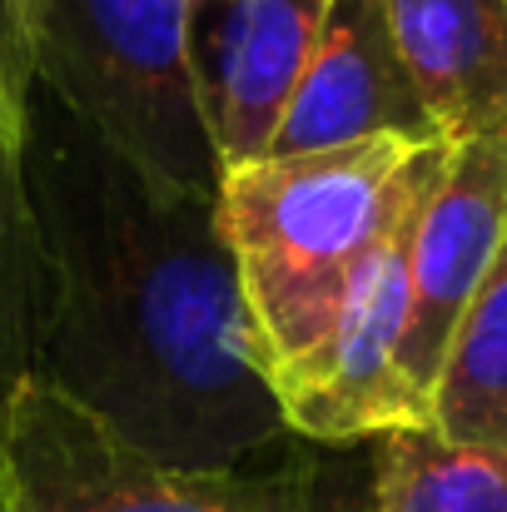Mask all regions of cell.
<instances>
[{
    "instance_id": "11",
    "label": "cell",
    "mask_w": 507,
    "mask_h": 512,
    "mask_svg": "<svg viewBox=\"0 0 507 512\" xmlns=\"http://www.w3.org/2000/svg\"><path fill=\"white\" fill-rule=\"evenodd\" d=\"M378 512H507V453L458 448L433 428L373 438Z\"/></svg>"
},
{
    "instance_id": "7",
    "label": "cell",
    "mask_w": 507,
    "mask_h": 512,
    "mask_svg": "<svg viewBox=\"0 0 507 512\" xmlns=\"http://www.w3.org/2000/svg\"><path fill=\"white\" fill-rule=\"evenodd\" d=\"M507 244V145H453L408 254V334L403 378L418 403H433L443 353L468 304L488 284Z\"/></svg>"
},
{
    "instance_id": "4",
    "label": "cell",
    "mask_w": 507,
    "mask_h": 512,
    "mask_svg": "<svg viewBox=\"0 0 507 512\" xmlns=\"http://www.w3.org/2000/svg\"><path fill=\"white\" fill-rule=\"evenodd\" d=\"M0 512H378V463L373 443L294 438L264 468L179 473L30 378L0 428Z\"/></svg>"
},
{
    "instance_id": "12",
    "label": "cell",
    "mask_w": 507,
    "mask_h": 512,
    "mask_svg": "<svg viewBox=\"0 0 507 512\" xmlns=\"http://www.w3.org/2000/svg\"><path fill=\"white\" fill-rule=\"evenodd\" d=\"M45 299L50 274L20 174V140L0 130V428L10 418L15 393L35 378Z\"/></svg>"
},
{
    "instance_id": "8",
    "label": "cell",
    "mask_w": 507,
    "mask_h": 512,
    "mask_svg": "<svg viewBox=\"0 0 507 512\" xmlns=\"http://www.w3.org/2000/svg\"><path fill=\"white\" fill-rule=\"evenodd\" d=\"M363 140L438 145V125L398 55L378 0H334L324 35L294 85V100L264 160L319 155Z\"/></svg>"
},
{
    "instance_id": "5",
    "label": "cell",
    "mask_w": 507,
    "mask_h": 512,
    "mask_svg": "<svg viewBox=\"0 0 507 512\" xmlns=\"http://www.w3.org/2000/svg\"><path fill=\"white\" fill-rule=\"evenodd\" d=\"M438 184V179H433ZM433 184L393 219L368 264L358 269L329 339L299 368L274 378L279 413L289 438L304 443H373L403 428H428V408L403 378V334H408V254L418 214Z\"/></svg>"
},
{
    "instance_id": "2",
    "label": "cell",
    "mask_w": 507,
    "mask_h": 512,
    "mask_svg": "<svg viewBox=\"0 0 507 512\" xmlns=\"http://www.w3.org/2000/svg\"><path fill=\"white\" fill-rule=\"evenodd\" d=\"M448 155V140H363L224 170L219 224L269 363V388L329 339L358 269L393 219L443 174Z\"/></svg>"
},
{
    "instance_id": "10",
    "label": "cell",
    "mask_w": 507,
    "mask_h": 512,
    "mask_svg": "<svg viewBox=\"0 0 507 512\" xmlns=\"http://www.w3.org/2000/svg\"><path fill=\"white\" fill-rule=\"evenodd\" d=\"M428 428L458 448L507 453V244L443 353Z\"/></svg>"
},
{
    "instance_id": "6",
    "label": "cell",
    "mask_w": 507,
    "mask_h": 512,
    "mask_svg": "<svg viewBox=\"0 0 507 512\" xmlns=\"http://www.w3.org/2000/svg\"><path fill=\"white\" fill-rule=\"evenodd\" d=\"M334 0H184L199 110L224 170L269 155Z\"/></svg>"
},
{
    "instance_id": "9",
    "label": "cell",
    "mask_w": 507,
    "mask_h": 512,
    "mask_svg": "<svg viewBox=\"0 0 507 512\" xmlns=\"http://www.w3.org/2000/svg\"><path fill=\"white\" fill-rule=\"evenodd\" d=\"M448 145H507V0H378Z\"/></svg>"
},
{
    "instance_id": "3",
    "label": "cell",
    "mask_w": 507,
    "mask_h": 512,
    "mask_svg": "<svg viewBox=\"0 0 507 512\" xmlns=\"http://www.w3.org/2000/svg\"><path fill=\"white\" fill-rule=\"evenodd\" d=\"M0 45L15 85H45L145 179L219 194L184 0H0Z\"/></svg>"
},
{
    "instance_id": "13",
    "label": "cell",
    "mask_w": 507,
    "mask_h": 512,
    "mask_svg": "<svg viewBox=\"0 0 507 512\" xmlns=\"http://www.w3.org/2000/svg\"><path fill=\"white\" fill-rule=\"evenodd\" d=\"M0 130L20 140V90H15V75H10L5 45H0Z\"/></svg>"
},
{
    "instance_id": "1",
    "label": "cell",
    "mask_w": 507,
    "mask_h": 512,
    "mask_svg": "<svg viewBox=\"0 0 507 512\" xmlns=\"http://www.w3.org/2000/svg\"><path fill=\"white\" fill-rule=\"evenodd\" d=\"M15 90L50 274L35 383L179 473H234L289 443L219 194L145 179L45 85Z\"/></svg>"
}]
</instances>
